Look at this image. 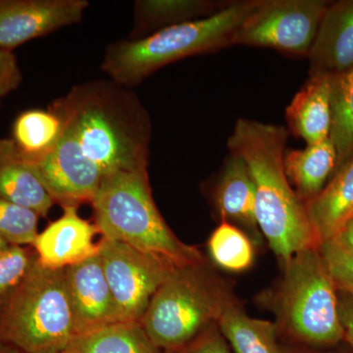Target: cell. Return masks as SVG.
I'll return each mask as SVG.
<instances>
[{
    "instance_id": "cell-33",
    "label": "cell",
    "mask_w": 353,
    "mask_h": 353,
    "mask_svg": "<svg viewBox=\"0 0 353 353\" xmlns=\"http://www.w3.org/2000/svg\"><path fill=\"white\" fill-rule=\"evenodd\" d=\"M0 353H21L19 350H16L10 345H4L0 343Z\"/></svg>"
},
{
    "instance_id": "cell-26",
    "label": "cell",
    "mask_w": 353,
    "mask_h": 353,
    "mask_svg": "<svg viewBox=\"0 0 353 353\" xmlns=\"http://www.w3.org/2000/svg\"><path fill=\"white\" fill-rule=\"evenodd\" d=\"M39 216L0 196V238L11 245H32L38 236Z\"/></svg>"
},
{
    "instance_id": "cell-4",
    "label": "cell",
    "mask_w": 353,
    "mask_h": 353,
    "mask_svg": "<svg viewBox=\"0 0 353 353\" xmlns=\"http://www.w3.org/2000/svg\"><path fill=\"white\" fill-rule=\"evenodd\" d=\"M92 205L102 238L131 245L172 268L204 263L201 252L179 240L160 214L148 169L104 175Z\"/></svg>"
},
{
    "instance_id": "cell-34",
    "label": "cell",
    "mask_w": 353,
    "mask_h": 353,
    "mask_svg": "<svg viewBox=\"0 0 353 353\" xmlns=\"http://www.w3.org/2000/svg\"><path fill=\"white\" fill-rule=\"evenodd\" d=\"M10 246L11 245H9L7 241L2 240V239L0 238V254L6 252V250H8Z\"/></svg>"
},
{
    "instance_id": "cell-22",
    "label": "cell",
    "mask_w": 353,
    "mask_h": 353,
    "mask_svg": "<svg viewBox=\"0 0 353 353\" xmlns=\"http://www.w3.org/2000/svg\"><path fill=\"white\" fill-rule=\"evenodd\" d=\"M217 326L234 353H284L276 325L250 317L234 301L225 309Z\"/></svg>"
},
{
    "instance_id": "cell-14",
    "label": "cell",
    "mask_w": 353,
    "mask_h": 353,
    "mask_svg": "<svg viewBox=\"0 0 353 353\" xmlns=\"http://www.w3.org/2000/svg\"><path fill=\"white\" fill-rule=\"evenodd\" d=\"M309 75L334 76L353 66V0L330 2L310 52Z\"/></svg>"
},
{
    "instance_id": "cell-9",
    "label": "cell",
    "mask_w": 353,
    "mask_h": 353,
    "mask_svg": "<svg viewBox=\"0 0 353 353\" xmlns=\"http://www.w3.org/2000/svg\"><path fill=\"white\" fill-rule=\"evenodd\" d=\"M99 257L121 322H141L153 296L175 268L121 241L101 238Z\"/></svg>"
},
{
    "instance_id": "cell-16",
    "label": "cell",
    "mask_w": 353,
    "mask_h": 353,
    "mask_svg": "<svg viewBox=\"0 0 353 353\" xmlns=\"http://www.w3.org/2000/svg\"><path fill=\"white\" fill-rule=\"evenodd\" d=\"M288 131L312 145L331 136V76L311 75L285 110Z\"/></svg>"
},
{
    "instance_id": "cell-35",
    "label": "cell",
    "mask_w": 353,
    "mask_h": 353,
    "mask_svg": "<svg viewBox=\"0 0 353 353\" xmlns=\"http://www.w3.org/2000/svg\"><path fill=\"white\" fill-rule=\"evenodd\" d=\"M57 353H78V352H77L76 350H74V348L69 347V348H67V350H62V352H57Z\"/></svg>"
},
{
    "instance_id": "cell-5",
    "label": "cell",
    "mask_w": 353,
    "mask_h": 353,
    "mask_svg": "<svg viewBox=\"0 0 353 353\" xmlns=\"http://www.w3.org/2000/svg\"><path fill=\"white\" fill-rule=\"evenodd\" d=\"M76 339L65 269L48 268L36 259L0 305V343L21 353H57Z\"/></svg>"
},
{
    "instance_id": "cell-20",
    "label": "cell",
    "mask_w": 353,
    "mask_h": 353,
    "mask_svg": "<svg viewBox=\"0 0 353 353\" xmlns=\"http://www.w3.org/2000/svg\"><path fill=\"white\" fill-rule=\"evenodd\" d=\"M285 174L292 188L306 203L322 192L338 167V155L331 139L303 150H285Z\"/></svg>"
},
{
    "instance_id": "cell-13",
    "label": "cell",
    "mask_w": 353,
    "mask_h": 353,
    "mask_svg": "<svg viewBox=\"0 0 353 353\" xmlns=\"http://www.w3.org/2000/svg\"><path fill=\"white\" fill-rule=\"evenodd\" d=\"M99 233L94 223L83 219L78 208H63V214L38 234L32 243L38 261L50 269H66L99 253Z\"/></svg>"
},
{
    "instance_id": "cell-36",
    "label": "cell",
    "mask_w": 353,
    "mask_h": 353,
    "mask_svg": "<svg viewBox=\"0 0 353 353\" xmlns=\"http://www.w3.org/2000/svg\"><path fill=\"white\" fill-rule=\"evenodd\" d=\"M162 353V352H161ZM163 353H174V352H164Z\"/></svg>"
},
{
    "instance_id": "cell-2",
    "label": "cell",
    "mask_w": 353,
    "mask_h": 353,
    "mask_svg": "<svg viewBox=\"0 0 353 353\" xmlns=\"http://www.w3.org/2000/svg\"><path fill=\"white\" fill-rule=\"evenodd\" d=\"M289 136L285 127L241 118L227 143L229 152L248 165L255 188L257 224L283 266L297 253L321 246L305 203L285 174Z\"/></svg>"
},
{
    "instance_id": "cell-11",
    "label": "cell",
    "mask_w": 353,
    "mask_h": 353,
    "mask_svg": "<svg viewBox=\"0 0 353 353\" xmlns=\"http://www.w3.org/2000/svg\"><path fill=\"white\" fill-rule=\"evenodd\" d=\"M87 0H0V46L14 50L32 39L78 24Z\"/></svg>"
},
{
    "instance_id": "cell-15",
    "label": "cell",
    "mask_w": 353,
    "mask_h": 353,
    "mask_svg": "<svg viewBox=\"0 0 353 353\" xmlns=\"http://www.w3.org/2000/svg\"><path fill=\"white\" fill-rule=\"evenodd\" d=\"M214 201L222 222L240 228L259 243L261 240L255 211V188L248 165L230 152L216 187Z\"/></svg>"
},
{
    "instance_id": "cell-17",
    "label": "cell",
    "mask_w": 353,
    "mask_h": 353,
    "mask_svg": "<svg viewBox=\"0 0 353 353\" xmlns=\"http://www.w3.org/2000/svg\"><path fill=\"white\" fill-rule=\"evenodd\" d=\"M0 196L46 217L52 199L16 148L11 138L0 137Z\"/></svg>"
},
{
    "instance_id": "cell-19",
    "label": "cell",
    "mask_w": 353,
    "mask_h": 353,
    "mask_svg": "<svg viewBox=\"0 0 353 353\" xmlns=\"http://www.w3.org/2000/svg\"><path fill=\"white\" fill-rule=\"evenodd\" d=\"M232 1L219 0H138L134 25L128 39L145 38L165 28L208 17Z\"/></svg>"
},
{
    "instance_id": "cell-29",
    "label": "cell",
    "mask_w": 353,
    "mask_h": 353,
    "mask_svg": "<svg viewBox=\"0 0 353 353\" xmlns=\"http://www.w3.org/2000/svg\"><path fill=\"white\" fill-rule=\"evenodd\" d=\"M22 82L23 73L15 53L0 46V99L15 92Z\"/></svg>"
},
{
    "instance_id": "cell-6",
    "label": "cell",
    "mask_w": 353,
    "mask_h": 353,
    "mask_svg": "<svg viewBox=\"0 0 353 353\" xmlns=\"http://www.w3.org/2000/svg\"><path fill=\"white\" fill-rule=\"evenodd\" d=\"M234 299L204 263L175 269L153 296L141 324L159 350L181 353L208 330Z\"/></svg>"
},
{
    "instance_id": "cell-23",
    "label": "cell",
    "mask_w": 353,
    "mask_h": 353,
    "mask_svg": "<svg viewBox=\"0 0 353 353\" xmlns=\"http://www.w3.org/2000/svg\"><path fill=\"white\" fill-rule=\"evenodd\" d=\"M78 353H161L150 340L141 322H117L74 341Z\"/></svg>"
},
{
    "instance_id": "cell-28",
    "label": "cell",
    "mask_w": 353,
    "mask_h": 353,
    "mask_svg": "<svg viewBox=\"0 0 353 353\" xmlns=\"http://www.w3.org/2000/svg\"><path fill=\"white\" fill-rule=\"evenodd\" d=\"M320 252L336 289L353 294V255L343 252L330 241L322 243Z\"/></svg>"
},
{
    "instance_id": "cell-32",
    "label": "cell",
    "mask_w": 353,
    "mask_h": 353,
    "mask_svg": "<svg viewBox=\"0 0 353 353\" xmlns=\"http://www.w3.org/2000/svg\"><path fill=\"white\" fill-rule=\"evenodd\" d=\"M328 241L343 252L353 255V214Z\"/></svg>"
},
{
    "instance_id": "cell-31",
    "label": "cell",
    "mask_w": 353,
    "mask_h": 353,
    "mask_svg": "<svg viewBox=\"0 0 353 353\" xmlns=\"http://www.w3.org/2000/svg\"><path fill=\"white\" fill-rule=\"evenodd\" d=\"M338 303L345 341L353 347V294L338 290Z\"/></svg>"
},
{
    "instance_id": "cell-30",
    "label": "cell",
    "mask_w": 353,
    "mask_h": 353,
    "mask_svg": "<svg viewBox=\"0 0 353 353\" xmlns=\"http://www.w3.org/2000/svg\"><path fill=\"white\" fill-rule=\"evenodd\" d=\"M181 353H231L218 326L208 330Z\"/></svg>"
},
{
    "instance_id": "cell-10",
    "label": "cell",
    "mask_w": 353,
    "mask_h": 353,
    "mask_svg": "<svg viewBox=\"0 0 353 353\" xmlns=\"http://www.w3.org/2000/svg\"><path fill=\"white\" fill-rule=\"evenodd\" d=\"M30 164L53 202L63 208L92 203L103 178L101 169L65 128L54 150Z\"/></svg>"
},
{
    "instance_id": "cell-18",
    "label": "cell",
    "mask_w": 353,
    "mask_h": 353,
    "mask_svg": "<svg viewBox=\"0 0 353 353\" xmlns=\"http://www.w3.org/2000/svg\"><path fill=\"white\" fill-rule=\"evenodd\" d=\"M305 205L321 245L331 240L353 214V154Z\"/></svg>"
},
{
    "instance_id": "cell-8",
    "label": "cell",
    "mask_w": 353,
    "mask_h": 353,
    "mask_svg": "<svg viewBox=\"0 0 353 353\" xmlns=\"http://www.w3.org/2000/svg\"><path fill=\"white\" fill-rule=\"evenodd\" d=\"M329 4L326 0H262L236 32L233 46L307 58Z\"/></svg>"
},
{
    "instance_id": "cell-7",
    "label": "cell",
    "mask_w": 353,
    "mask_h": 353,
    "mask_svg": "<svg viewBox=\"0 0 353 353\" xmlns=\"http://www.w3.org/2000/svg\"><path fill=\"white\" fill-rule=\"evenodd\" d=\"M284 268L280 312L288 333L315 347L345 341L338 289L320 248L297 253Z\"/></svg>"
},
{
    "instance_id": "cell-24",
    "label": "cell",
    "mask_w": 353,
    "mask_h": 353,
    "mask_svg": "<svg viewBox=\"0 0 353 353\" xmlns=\"http://www.w3.org/2000/svg\"><path fill=\"white\" fill-rule=\"evenodd\" d=\"M333 123L330 139L333 141L341 168L353 154V66L331 76Z\"/></svg>"
},
{
    "instance_id": "cell-12",
    "label": "cell",
    "mask_w": 353,
    "mask_h": 353,
    "mask_svg": "<svg viewBox=\"0 0 353 353\" xmlns=\"http://www.w3.org/2000/svg\"><path fill=\"white\" fill-rule=\"evenodd\" d=\"M77 338L121 322L99 255L65 269Z\"/></svg>"
},
{
    "instance_id": "cell-3",
    "label": "cell",
    "mask_w": 353,
    "mask_h": 353,
    "mask_svg": "<svg viewBox=\"0 0 353 353\" xmlns=\"http://www.w3.org/2000/svg\"><path fill=\"white\" fill-rule=\"evenodd\" d=\"M261 1L236 0L208 17L171 26L143 39L109 44L101 70L111 80L132 88L167 65L229 48Z\"/></svg>"
},
{
    "instance_id": "cell-21",
    "label": "cell",
    "mask_w": 353,
    "mask_h": 353,
    "mask_svg": "<svg viewBox=\"0 0 353 353\" xmlns=\"http://www.w3.org/2000/svg\"><path fill=\"white\" fill-rule=\"evenodd\" d=\"M63 131L61 118L50 108L30 109L16 117L11 139L26 161L34 163L54 150Z\"/></svg>"
},
{
    "instance_id": "cell-27",
    "label": "cell",
    "mask_w": 353,
    "mask_h": 353,
    "mask_svg": "<svg viewBox=\"0 0 353 353\" xmlns=\"http://www.w3.org/2000/svg\"><path fill=\"white\" fill-rule=\"evenodd\" d=\"M37 259L34 250L11 245L0 254V305L24 281Z\"/></svg>"
},
{
    "instance_id": "cell-25",
    "label": "cell",
    "mask_w": 353,
    "mask_h": 353,
    "mask_svg": "<svg viewBox=\"0 0 353 353\" xmlns=\"http://www.w3.org/2000/svg\"><path fill=\"white\" fill-rule=\"evenodd\" d=\"M211 259L224 270L243 272L252 267L254 260L253 241L240 228L221 222L208 241Z\"/></svg>"
},
{
    "instance_id": "cell-1",
    "label": "cell",
    "mask_w": 353,
    "mask_h": 353,
    "mask_svg": "<svg viewBox=\"0 0 353 353\" xmlns=\"http://www.w3.org/2000/svg\"><path fill=\"white\" fill-rule=\"evenodd\" d=\"M48 108L102 175L148 169L152 121L131 88L111 79L81 83Z\"/></svg>"
}]
</instances>
